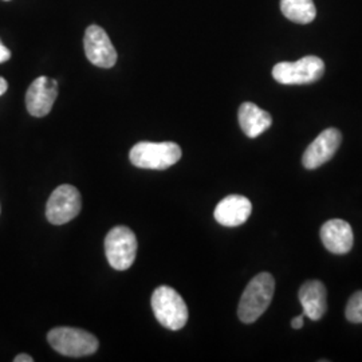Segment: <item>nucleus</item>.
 I'll return each mask as SVG.
<instances>
[{
    "instance_id": "nucleus-10",
    "label": "nucleus",
    "mask_w": 362,
    "mask_h": 362,
    "mask_svg": "<svg viewBox=\"0 0 362 362\" xmlns=\"http://www.w3.org/2000/svg\"><path fill=\"white\" fill-rule=\"evenodd\" d=\"M58 97V82L49 77H39L26 93V107L31 116L45 117L52 112Z\"/></svg>"
},
{
    "instance_id": "nucleus-6",
    "label": "nucleus",
    "mask_w": 362,
    "mask_h": 362,
    "mask_svg": "<svg viewBox=\"0 0 362 362\" xmlns=\"http://www.w3.org/2000/svg\"><path fill=\"white\" fill-rule=\"evenodd\" d=\"M325 73L324 61L308 55L297 62H279L272 69V77L282 85H309L320 81Z\"/></svg>"
},
{
    "instance_id": "nucleus-7",
    "label": "nucleus",
    "mask_w": 362,
    "mask_h": 362,
    "mask_svg": "<svg viewBox=\"0 0 362 362\" xmlns=\"http://www.w3.org/2000/svg\"><path fill=\"white\" fill-rule=\"evenodd\" d=\"M82 208L81 194L76 187L59 185L49 197L46 218L54 226H62L77 218Z\"/></svg>"
},
{
    "instance_id": "nucleus-14",
    "label": "nucleus",
    "mask_w": 362,
    "mask_h": 362,
    "mask_svg": "<svg viewBox=\"0 0 362 362\" xmlns=\"http://www.w3.org/2000/svg\"><path fill=\"white\" fill-rule=\"evenodd\" d=\"M239 125L247 137L257 139L262 133L272 127V118L270 113L260 109L252 103H245L239 107Z\"/></svg>"
},
{
    "instance_id": "nucleus-12",
    "label": "nucleus",
    "mask_w": 362,
    "mask_h": 362,
    "mask_svg": "<svg viewBox=\"0 0 362 362\" xmlns=\"http://www.w3.org/2000/svg\"><path fill=\"white\" fill-rule=\"evenodd\" d=\"M321 239L326 250L337 255L348 254L354 243L351 226L341 219L326 221L321 228Z\"/></svg>"
},
{
    "instance_id": "nucleus-4",
    "label": "nucleus",
    "mask_w": 362,
    "mask_h": 362,
    "mask_svg": "<svg viewBox=\"0 0 362 362\" xmlns=\"http://www.w3.org/2000/svg\"><path fill=\"white\" fill-rule=\"evenodd\" d=\"M52 349L66 357H83L95 353L100 342L89 332L76 327H55L47 334Z\"/></svg>"
},
{
    "instance_id": "nucleus-21",
    "label": "nucleus",
    "mask_w": 362,
    "mask_h": 362,
    "mask_svg": "<svg viewBox=\"0 0 362 362\" xmlns=\"http://www.w3.org/2000/svg\"><path fill=\"white\" fill-rule=\"evenodd\" d=\"M6 1H10V0H6Z\"/></svg>"
},
{
    "instance_id": "nucleus-16",
    "label": "nucleus",
    "mask_w": 362,
    "mask_h": 362,
    "mask_svg": "<svg viewBox=\"0 0 362 362\" xmlns=\"http://www.w3.org/2000/svg\"><path fill=\"white\" fill-rule=\"evenodd\" d=\"M345 314L351 324H362V290L356 291L349 298Z\"/></svg>"
},
{
    "instance_id": "nucleus-18",
    "label": "nucleus",
    "mask_w": 362,
    "mask_h": 362,
    "mask_svg": "<svg viewBox=\"0 0 362 362\" xmlns=\"http://www.w3.org/2000/svg\"><path fill=\"white\" fill-rule=\"evenodd\" d=\"M303 318H305V314H299L298 317H296L293 321H291V326L293 329H302L303 327Z\"/></svg>"
},
{
    "instance_id": "nucleus-5",
    "label": "nucleus",
    "mask_w": 362,
    "mask_h": 362,
    "mask_svg": "<svg viewBox=\"0 0 362 362\" xmlns=\"http://www.w3.org/2000/svg\"><path fill=\"white\" fill-rule=\"evenodd\" d=\"M105 254L115 270L129 269L137 255V239L129 227L117 226L109 231L105 238Z\"/></svg>"
},
{
    "instance_id": "nucleus-13",
    "label": "nucleus",
    "mask_w": 362,
    "mask_h": 362,
    "mask_svg": "<svg viewBox=\"0 0 362 362\" xmlns=\"http://www.w3.org/2000/svg\"><path fill=\"white\" fill-rule=\"evenodd\" d=\"M299 302L305 317L311 321H320L327 310V293L321 281H308L299 288Z\"/></svg>"
},
{
    "instance_id": "nucleus-17",
    "label": "nucleus",
    "mask_w": 362,
    "mask_h": 362,
    "mask_svg": "<svg viewBox=\"0 0 362 362\" xmlns=\"http://www.w3.org/2000/svg\"><path fill=\"white\" fill-rule=\"evenodd\" d=\"M11 58V52L0 42V64L7 62Z\"/></svg>"
},
{
    "instance_id": "nucleus-9",
    "label": "nucleus",
    "mask_w": 362,
    "mask_h": 362,
    "mask_svg": "<svg viewBox=\"0 0 362 362\" xmlns=\"http://www.w3.org/2000/svg\"><path fill=\"white\" fill-rule=\"evenodd\" d=\"M342 141V134L336 128L325 129L305 151L302 163L306 169H317L330 161Z\"/></svg>"
},
{
    "instance_id": "nucleus-1",
    "label": "nucleus",
    "mask_w": 362,
    "mask_h": 362,
    "mask_svg": "<svg viewBox=\"0 0 362 362\" xmlns=\"http://www.w3.org/2000/svg\"><path fill=\"white\" fill-rule=\"evenodd\" d=\"M275 291L274 276L260 272L247 285L238 308V317L243 324H252L269 309Z\"/></svg>"
},
{
    "instance_id": "nucleus-19",
    "label": "nucleus",
    "mask_w": 362,
    "mask_h": 362,
    "mask_svg": "<svg viewBox=\"0 0 362 362\" xmlns=\"http://www.w3.org/2000/svg\"><path fill=\"white\" fill-rule=\"evenodd\" d=\"M13 361L15 362H33L34 361V358L31 357V356H28V354H19V356H16L15 358H13Z\"/></svg>"
},
{
    "instance_id": "nucleus-2",
    "label": "nucleus",
    "mask_w": 362,
    "mask_h": 362,
    "mask_svg": "<svg viewBox=\"0 0 362 362\" xmlns=\"http://www.w3.org/2000/svg\"><path fill=\"white\" fill-rule=\"evenodd\" d=\"M181 148L177 144L170 143H149L141 141L136 144L130 149V163L143 169H156L164 170L177 164L180 160Z\"/></svg>"
},
{
    "instance_id": "nucleus-20",
    "label": "nucleus",
    "mask_w": 362,
    "mask_h": 362,
    "mask_svg": "<svg viewBox=\"0 0 362 362\" xmlns=\"http://www.w3.org/2000/svg\"><path fill=\"white\" fill-rule=\"evenodd\" d=\"M8 89V83L3 77H0V95H3Z\"/></svg>"
},
{
    "instance_id": "nucleus-15",
    "label": "nucleus",
    "mask_w": 362,
    "mask_h": 362,
    "mask_svg": "<svg viewBox=\"0 0 362 362\" xmlns=\"http://www.w3.org/2000/svg\"><path fill=\"white\" fill-rule=\"evenodd\" d=\"M281 10L288 21L299 25L311 23L317 15L313 0H281Z\"/></svg>"
},
{
    "instance_id": "nucleus-3",
    "label": "nucleus",
    "mask_w": 362,
    "mask_h": 362,
    "mask_svg": "<svg viewBox=\"0 0 362 362\" xmlns=\"http://www.w3.org/2000/svg\"><path fill=\"white\" fill-rule=\"evenodd\" d=\"M152 309L157 321L169 330H180L188 322V308L184 299L169 286H160L153 291Z\"/></svg>"
},
{
    "instance_id": "nucleus-11",
    "label": "nucleus",
    "mask_w": 362,
    "mask_h": 362,
    "mask_svg": "<svg viewBox=\"0 0 362 362\" xmlns=\"http://www.w3.org/2000/svg\"><path fill=\"white\" fill-rule=\"evenodd\" d=\"M252 212L251 202L240 194L224 197L215 208L214 216L224 227H239L245 224Z\"/></svg>"
},
{
    "instance_id": "nucleus-8",
    "label": "nucleus",
    "mask_w": 362,
    "mask_h": 362,
    "mask_svg": "<svg viewBox=\"0 0 362 362\" xmlns=\"http://www.w3.org/2000/svg\"><path fill=\"white\" fill-rule=\"evenodd\" d=\"M83 47L93 65L103 69H110L116 65V49L103 27L95 25L88 27L83 38Z\"/></svg>"
}]
</instances>
